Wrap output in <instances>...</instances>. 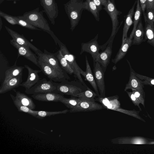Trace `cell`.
Listing matches in <instances>:
<instances>
[{"instance_id": "6da1fadb", "label": "cell", "mask_w": 154, "mask_h": 154, "mask_svg": "<svg viewBox=\"0 0 154 154\" xmlns=\"http://www.w3.org/2000/svg\"><path fill=\"white\" fill-rule=\"evenodd\" d=\"M43 11H40L39 7L26 12L22 15L17 16L35 27L49 34L54 39L56 45L60 41L51 30L47 20L44 16Z\"/></svg>"}, {"instance_id": "7a4b0ae2", "label": "cell", "mask_w": 154, "mask_h": 154, "mask_svg": "<svg viewBox=\"0 0 154 154\" xmlns=\"http://www.w3.org/2000/svg\"><path fill=\"white\" fill-rule=\"evenodd\" d=\"M64 7L69 19L70 29L72 31L78 24L83 11L87 10V3L86 1L82 0H70L64 4Z\"/></svg>"}, {"instance_id": "3957f363", "label": "cell", "mask_w": 154, "mask_h": 154, "mask_svg": "<svg viewBox=\"0 0 154 154\" xmlns=\"http://www.w3.org/2000/svg\"><path fill=\"white\" fill-rule=\"evenodd\" d=\"M114 2L111 0H108L106 5L103 8L110 17L112 25V32L110 37L105 44L101 45V48L103 49L106 48L111 40L114 38H112L113 36L116 35L123 22V21H122L119 25L118 16L120 15L122 13L117 9Z\"/></svg>"}, {"instance_id": "277c9868", "label": "cell", "mask_w": 154, "mask_h": 154, "mask_svg": "<svg viewBox=\"0 0 154 154\" xmlns=\"http://www.w3.org/2000/svg\"><path fill=\"white\" fill-rule=\"evenodd\" d=\"M87 89V88L79 81L68 80L57 83L56 93L75 97Z\"/></svg>"}, {"instance_id": "5b68a950", "label": "cell", "mask_w": 154, "mask_h": 154, "mask_svg": "<svg viewBox=\"0 0 154 154\" xmlns=\"http://www.w3.org/2000/svg\"><path fill=\"white\" fill-rule=\"evenodd\" d=\"M58 45L62 54L72 69L74 76L77 78L79 81L87 88L88 87L85 83L81 76V75H84L85 71H83L78 65L75 56L69 52L66 45L61 41Z\"/></svg>"}, {"instance_id": "8992f818", "label": "cell", "mask_w": 154, "mask_h": 154, "mask_svg": "<svg viewBox=\"0 0 154 154\" xmlns=\"http://www.w3.org/2000/svg\"><path fill=\"white\" fill-rule=\"evenodd\" d=\"M57 86V83L53 82L51 79L48 81L44 78L40 79L30 88L25 90V92L32 94L50 92L56 93Z\"/></svg>"}, {"instance_id": "52a82bcc", "label": "cell", "mask_w": 154, "mask_h": 154, "mask_svg": "<svg viewBox=\"0 0 154 154\" xmlns=\"http://www.w3.org/2000/svg\"><path fill=\"white\" fill-rule=\"evenodd\" d=\"M40 69L50 79L55 82H61L70 79L68 74L63 73L41 60H38Z\"/></svg>"}, {"instance_id": "ba28073f", "label": "cell", "mask_w": 154, "mask_h": 154, "mask_svg": "<svg viewBox=\"0 0 154 154\" xmlns=\"http://www.w3.org/2000/svg\"><path fill=\"white\" fill-rule=\"evenodd\" d=\"M41 5L43 8V11L47 15L51 23L54 25L55 19L58 16V9L55 0H40Z\"/></svg>"}, {"instance_id": "9c48e42d", "label": "cell", "mask_w": 154, "mask_h": 154, "mask_svg": "<svg viewBox=\"0 0 154 154\" xmlns=\"http://www.w3.org/2000/svg\"><path fill=\"white\" fill-rule=\"evenodd\" d=\"M10 42L17 50L18 55L17 59H18L20 56L23 57L40 69L38 57L31 51L29 48L19 45L13 39L10 40Z\"/></svg>"}, {"instance_id": "30bf717a", "label": "cell", "mask_w": 154, "mask_h": 154, "mask_svg": "<svg viewBox=\"0 0 154 154\" xmlns=\"http://www.w3.org/2000/svg\"><path fill=\"white\" fill-rule=\"evenodd\" d=\"M37 56L38 60H41L63 73L67 74L61 66L55 53H52L44 49L43 53L39 54Z\"/></svg>"}, {"instance_id": "8fae6325", "label": "cell", "mask_w": 154, "mask_h": 154, "mask_svg": "<svg viewBox=\"0 0 154 154\" xmlns=\"http://www.w3.org/2000/svg\"><path fill=\"white\" fill-rule=\"evenodd\" d=\"M98 35L97 34L95 37L91 40L86 43L81 44L80 54L86 52L91 54L93 62H97V60L99 54L100 45L97 42Z\"/></svg>"}, {"instance_id": "7c38bea8", "label": "cell", "mask_w": 154, "mask_h": 154, "mask_svg": "<svg viewBox=\"0 0 154 154\" xmlns=\"http://www.w3.org/2000/svg\"><path fill=\"white\" fill-rule=\"evenodd\" d=\"M119 97L117 95L109 97H98L95 99V101L100 102L104 108L119 112L125 113L126 109H122L118 100Z\"/></svg>"}, {"instance_id": "4fadbf2b", "label": "cell", "mask_w": 154, "mask_h": 154, "mask_svg": "<svg viewBox=\"0 0 154 154\" xmlns=\"http://www.w3.org/2000/svg\"><path fill=\"white\" fill-rule=\"evenodd\" d=\"M94 74L100 97H105V87L104 79V72L100 64L97 61L94 62Z\"/></svg>"}, {"instance_id": "5bb4252c", "label": "cell", "mask_w": 154, "mask_h": 154, "mask_svg": "<svg viewBox=\"0 0 154 154\" xmlns=\"http://www.w3.org/2000/svg\"><path fill=\"white\" fill-rule=\"evenodd\" d=\"M5 27L13 39L18 44L29 48L34 51L37 55L43 53V52L30 42L23 35L19 34L6 26H5Z\"/></svg>"}, {"instance_id": "9a60e30c", "label": "cell", "mask_w": 154, "mask_h": 154, "mask_svg": "<svg viewBox=\"0 0 154 154\" xmlns=\"http://www.w3.org/2000/svg\"><path fill=\"white\" fill-rule=\"evenodd\" d=\"M104 108L101 104L95 101H88L80 100L77 105L74 108L69 109L70 113L92 111Z\"/></svg>"}, {"instance_id": "2e32d148", "label": "cell", "mask_w": 154, "mask_h": 154, "mask_svg": "<svg viewBox=\"0 0 154 154\" xmlns=\"http://www.w3.org/2000/svg\"><path fill=\"white\" fill-rule=\"evenodd\" d=\"M24 66L28 70V76L26 81L21 83L20 86L24 87L25 90H26L33 86L40 80L38 74L42 70L33 69L26 65H25Z\"/></svg>"}, {"instance_id": "e0dca14e", "label": "cell", "mask_w": 154, "mask_h": 154, "mask_svg": "<svg viewBox=\"0 0 154 154\" xmlns=\"http://www.w3.org/2000/svg\"><path fill=\"white\" fill-rule=\"evenodd\" d=\"M127 61L130 68V75L129 81L126 85L124 91H126L129 89L144 91V85L142 81L136 75L135 71L132 68L129 62L127 60Z\"/></svg>"}, {"instance_id": "ac0fdd59", "label": "cell", "mask_w": 154, "mask_h": 154, "mask_svg": "<svg viewBox=\"0 0 154 154\" xmlns=\"http://www.w3.org/2000/svg\"><path fill=\"white\" fill-rule=\"evenodd\" d=\"M114 38H112L109 42L106 48L100 53L97 61L101 65L105 72L109 63L112 53V44Z\"/></svg>"}, {"instance_id": "d6986e66", "label": "cell", "mask_w": 154, "mask_h": 154, "mask_svg": "<svg viewBox=\"0 0 154 154\" xmlns=\"http://www.w3.org/2000/svg\"><path fill=\"white\" fill-rule=\"evenodd\" d=\"M111 143L115 144H147L148 140L143 137H121L111 139Z\"/></svg>"}, {"instance_id": "ffe728a7", "label": "cell", "mask_w": 154, "mask_h": 154, "mask_svg": "<svg viewBox=\"0 0 154 154\" xmlns=\"http://www.w3.org/2000/svg\"><path fill=\"white\" fill-rule=\"evenodd\" d=\"M22 75L23 72L18 76L10 79L5 84L1 85L0 94H3L20 86L23 81Z\"/></svg>"}, {"instance_id": "44dd1931", "label": "cell", "mask_w": 154, "mask_h": 154, "mask_svg": "<svg viewBox=\"0 0 154 154\" xmlns=\"http://www.w3.org/2000/svg\"><path fill=\"white\" fill-rule=\"evenodd\" d=\"M31 96L39 101L45 102H60L64 96L63 95L53 92L33 94Z\"/></svg>"}, {"instance_id": "7402d4cb", "label": "cell", "mask_w": 154, "mask_h": 154, "mask_svg": "<svg viewBox=\"0 0 154 154\" xmlns=\"http://www.w3.org/2000/svg\"><path fill=\"white\" fill-rule=\"evenodd\" d=\"M143 16L145 22L144 28L145 41L154 47V22L147 20L145 15Z\"/></svg>"}, {"instance_id": "603a6c76", "label": "cell", "mask_w": 154, "mask_h": 154, "mask_svg": "<svg viewBox=\"0 0 154 154\" xmlns=\"http://www.w3.org/2000/svg\"><path fill=\"white\" fill-rule=\"evenodd\" d=\"M85 62L86 70L83 75L85 78V80L89 82L94 89L98 97H100V94L99 92L98 89L86 56H85Z\"/></svg>"}, {"instance_id": "cb8c5ba5", "label": "cell", "mask_w": 154, "mask_h": 154, "mask_svg": "<svg viewBox=\"0 0 154 154\" xmlns=\"http://www.w3.org/2000/svg\"><path fill=\"white\" fill-rule=\"evenodd\" d=\"M132 39L127 37L124 41L122 43L121 46L115 58L112 60V61L116 64L122 59L125 56L129 48L132 45Z\"/></svg>"}, {"instance_id": "d4e9b609", "label": "cell", "mask_w": 154, "mask_h": 154, "mask_svg": "<svg viewBox=\"0 0 154 154\" xmlns=\"http://www.w3.org/2000/svg\"><path fill=\"white\" fill-rule=\"evenodd\" d=\"M17 59L14 65L9 67L6 71L4 80L1 85L5 84L10 79L16 77L23 72L25 67L17 65Z\"/></svg>"}, {"instance_id": "484cf974", "label": "cell", "mask_w": 154, "mask_h": 154, "mask_svg": "<svg viewBox=\"0 0 154 154\" xmlns=\"http://www.w3.org/2000/svg\"><path fill=\"white\" fill-rule=\"evenodd\" d=\"M137 2V0L135 1L132 8L130 9L126 17L123 28L122 43L123 42L127 37L128 30L130 26L134 23L132 19L134 14L135 6Z\"/></svg>"}, {"instance_id": "4316f807", "label": "cell", "mask_w": 154, "mask_h": 154, "mask_svg": "<svg viewBox=\"0 0 154 154\" xmlns=\"http://www.w3.org/2000/svg\"><path fill=\"white\" fill-rule=\"evenodd\" d=\"M144 31L141 19L140 20L135 31L132 39V45L140 44L145 42Z\"/></svg>"}, {"instance_id": "83f0119b", "label": "cell", "mask_w": 154, "mask_h": 154, "mask_svg": "<svg viewBox=\"0 0 154 154\" xmlns=\"http://www.w3.org/2000/svg\"><path fill=\"white\" fill-rule=\"evenodd\" d=\"M10 95L14 105L17 108L18 111L25 112L33 117H36L37 115V111L34 110L23 105L15 96L11 94H10Z\"/></svg>"}, {"instance_id": "f1b7e54d", "label": "cell", "mask_w": 154, "mask_h": 154, "mask_svg": "<svg viewBox=\"0 0 154 154\" xmlns=\"http://www.w3.org/2000/svg\"><path fill=\"white\" fill-rule=\"evenodd\" d=\"M13 91L15 93L16 97L23 105L26 106L30 109L34 110L35 107V105L31 98L24 93L19 91H17L15 89Z\"/></svg>"}, {"instance_id": "f546056e", "label": "cell", "mask_w": 154, "mask_h": 154, "mask_svg": "<svg viewBox=\"0 0 154 154\" xmlns=\"http://www.w3.org/2000/svg\"><path fill=\"white\" fill-rule=\"evenodd\" d=\"M56 56L61 66L67 74L72 75L73 73V72L68 62L62 54L61 50L60 49L55 53Z\"/></svg>"}, {"instance_id": "4dcf8cb0", "label": "cell", "mask_w": 154, "mask_h": 154, "mask_svg": "<svg viewBox=\"0 0 154 154\" xmlns=\"http://www.w3.org/2000/svg\"><path fill=\"white\" fill-rule=\"evenodd\" d=\"M96 96L97 95L96 93L88 87L86 90L79 94L76 97L81 100L94 102Z\"/></svg>"}, {"instance_id": "1f68e13d", "label": "cell", "mask_w": 154, "mask_h": 154, "mask_svg": "<svg viewBox=\"0 0 154 154\" xmlns=\"http://www.w3.org/2000/svg\"><path fill=\"white\" fill-rule=\"evenodd\" d=\"M136 9L134 13L133 28L129 37L132 39L135 31L137 28L139 21L141 19L142 14V9L140 5L139 0H137Z\"/></svg>"}, {"instance_id": "d6a6232c", "label": "cell", "mask_w": 154, "mask_h": 154, "mask_svg": "<svg viewBox=\"0 0 154 154\" xmlns=\"http://www.w3.org/2000/svg\"><path fill=\"white\" fill-rule=\"evenodd\" d=\"M0 81L1 84L3 82L6 71L9 68L6 66L7 65H9L8 61L4 54L0 51Z\"/></svg>"}, {"instance_id": "836d02e7", "label": "cell", "mask_w": 154, "mask_h": 154, "mask_svg": "<svg viewBox=\"0 0 154 154\" xmlns=\"http://www.w3.org/2000/svg\"><path fill=\"white\" fill-rule=\"evenodd\" d=\"M80 100L78 97H75L69 98L64 97L61 99L60 102L69 108V109H71L77 105Z\"/></svg>"}, {"instance_id": "e575fe53", "label": "cell", "mask_w": 154, "mask_h": 154, "mask_svg": "<svg viewBox=\"0 0 154 154\" xmlns=\"http://www.w3.org/2000/svg\"><path fill=\"white\" fill-rule=\"evenodd\" d=\"M69 110L65 109L60 111H37V115L35 118L42 119L47 117L54 116L55 115L66 114L69 112Z\"/></svg>"}, {"instance_id": "d590c367", "label": "cell", "mask_w": 154, "mask_h": 154, "mask_svg": "<svg viewBox=\"0 0 154 154\" xmlns=\"http://www.w3.org/2000/svg\"><path fill=\"white\" fill-rule=\"evenodd\" d=\"M88 5L87 10L91 12L94 16L96 20L99 21V12L96 6L92 0H86Z\"/></svg>"}, {"instance_id": "8d00e7d4", "label": "cell", "mask_w": 154, "mask_h": 154, "mask_svg": "<svg viewBox=\"0 0 154 154\" xmlns=\"http://www.w3.org/2000/svg\"><path fill=\"white\" fill-rule=\"evenodd\" d=\"M14 17L18 23L19 25L25 28L32 30H42L32 25L25 20L19 18L17 16H14Z\"/></svg>"}, {"instance_id": "74e56055", "label": "cell", "mask_w": 154, "mask_h": 154, "mask_svg": "<svg viewBox=\"0 0 154 154\" xmlns=\"http://www.w3.org/2000/svg\"><path fill=\"white\" fill-rule=\"evenodd\" d=\"M132 92L135 97L139 100L140 103L145 108V93L144 91L137 89H132Z\"/></svg>"}, {"instance_id": "f35d334b", "label": "cell", "mask_w": 154, "mask_h": 154, "mask_svg": "<svg viewBox=\"0 0 154 154\" xmlns=\"http://www.w3.org/2000/svg\"><path fill=\"white\" fill-rule=\"evenodd\" d=\"M136 75L142 80L144 85H154V78H151L138 74L135 72Z\"/></svg>"}, {"instance_id": "ab89813d", "label": "cell", "mask_w": 154, "mask_h": 154, "mask_svg": "<svg viewBox=\"0 0 154 154\" xmlns=\"http://www.w3.org/2000/svg\"><path fill=\"white\" fill-rule=\"evenodd\" d=\"M0 16L11 25H18V22L14 16L6 14L1 11H0Z\"/></svg>"}, {"instance_id": "60d3db41", "label": "cell", "mask_w": 154, "mask_h": 154, "mask_svg": "<svg viewBox=\"0 0 154 154\" xmlns=\"http://www.w3.org/2000/svg\"><path fill=\"white\" fill-rule=\"evenodd\" d=\"M131 101L133 103L135 106H137L140 109V111H142V110L140 106V103L139 100L135 97L134 95L132 92H129L126 91Z\"/></svg>"}, {"instance_id": "b9f144b4", "label": "cell", "mask_w": 154, "mask_h": 154, "mask_svg": "<svg viewBox=\"0 0 154 154\" xmlns=\"http://www.w3.org/2000/svg\"><path fill=\"white\" fill-rule=\"evenodd\" d=\"M146 12L144 14L149 20L153 22L154 20V9L152 8H146Z\"/></svg>"}, {"instance_id": "7bdbcfd3", "label": "cell", "mask_w": 154, "mask_h": 154, "mask_svg": "<svg viewBox=\"0 0 154 154\" xmlns=\"http://www.w3.org/2000/svg\"><path fill=\"white\" fill-rule=\"evenodd\" d=\"M146 0H139L140 5L143 14L145 13V10L146 9Z\"/></svg>"}, {"instance_id": "ee69618b", "label": "cell", "mask_w": 154, "mask_h": 154, "mask_svg": "<svg viewBox=\"0 0 154 154\" xmlns=\"http://www.w3.org/2000/svg\"><path fill=\"white\" fill-rule=\"evenodd\" d=\"M152 8L154 9V0H146V8Z\"/></svg>"}, {"instance_id": "f6af8a7d", "label": "cell", "mask_w": 154, "mask_h": 154, "mask_svg": "<svg viewBox=\"0 0 154 154\" xmlns=\"http://www.w3.org/2000/svg\"><path fill=\"white\" fill-rule=\"evenodd\" d=\"M97 7L98 10L100 11L102 9L103 5L100 0H92Z\"/></svg>"}, {"instance_id": "bcb514c9", "label": "cell", "mask_w": 154, "mask_h": 154, "mask_svg": "<svg viewBox=\"0 0 154 154\" xmlns=\"http://www.w3.org/2000/svg\"><path fill=\"white\" fill-rule=\"evenodd\" d=\"M108 0H100L103 5L104 7L107 4Z\"/></svg>"}, {"instance_id": "7dc6e473", "label": "cell", "mask_w": 154, "mask_h": 154, "mask_svg": "<svg viewBox=\"0 0 154 154\" xmlns=\"http://www.w3.org/2000/svg\"><path fill=\"white\" fill-rule=\"evenodd\" d=\"M3 23L1 17H0V31H1L2 28Z\"/></svg>"}, {"instance_id": "c3c4849f", "label": "cell", "mask_w": 154, "mask_h": 154, "mask_svg": "<svg viewBox=\"0 0 154 154\" xmlns=\"http://www.w3.org/2000/svg\"><path fill=\"white\" fill-rule=\"evenodd\" d=\"M148 144H154V141H149L148 143Z\"/></svg>"}, {"instance_id": "681fc988", "label": "cell", "mask_w": 154, "mask_h": 154, "mask_svg": "<svg viewBox=\"0 0 154 154\" xmlns=\"http://www.w3.org/2000/svg\"><path fill=\"white\" fill-rule=\"evenodd\" d=\"M5 0H0V4H1Z\"/></svg>"}, {"instance_id": "f907efd6", "label": "cell", "mask_w": 154, "mask_h": 154, "mask_svg": "<svg viewBox=\"0 0 154 154\" xmlns=\"http://www.w3.org/2000/svg\"><path fill=\"white\" fill-rule=\"evenodd\" d=\"M7 1L20 0H6Z\"/></svg>"}, {"instance_id": "816d5d0a", "label": "cell", "mask_w": 154, "mask_h": 154, "mask_svg": "<svg viewBox=\"0 0 154 154\" xmlns=\"http://www.w3.org/2000/svg\"><path fill=\"white\" fill-rule=\"evenodd\" d=\"M112 2H114V0H111Z\"/></svg>"}, {"instance_id": "f5cc1de1", "label": "cell", "mask_w": 154, "mask_h": 154, "mask_svg": "<svg viewBox=\"0 0 154 154\" xmlns=\"http://www.w3.org/2000/svg\"><path fill=\"white\" fill-rule=\"evenodd\" d=\"M153 22H154V20Z\"/></svg>"}]
</instances>
